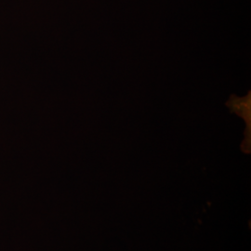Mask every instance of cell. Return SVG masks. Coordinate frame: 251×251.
Here are the masks:
<instances>
[{
	"label": "cell",
	"mask_w": 251,
	"mask_h": 251,
	"mask_svg": "<svg viewBox=\"0 0 251 251\" xmlns=\"http://www.w3.org/2000/svg\"><path fill=\"white\" fill-rule=\"evenodd\" d=\"M227 106L231 109L232 112L243 117L247 124L251 126V94L244 98H237L233 95L227 102Z\"/></svg>",
	"instance_id": "6da1fadb"
}]
</instances>
